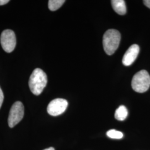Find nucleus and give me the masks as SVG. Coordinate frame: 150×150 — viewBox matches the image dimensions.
<instances>
[{
	"label": "nucleus",
	"mask_w": 150,
	"mask_h": 150,
	"mask_svg": "<svg viewBox=\"0 0 150 150\" xmlns=\"http://www.w3.org/2000/svg\"><path fill=\"white\" fill-rule=\"evenodd\" d=\"M10 2L9 0H0V6L4 5Z\"/></svg>",
	"instance_id": "13"
},
{
	"label": "nucleus",
	"mask_w": 150,
	"mask_h": 150,
	"mask_svg": "<svg viewBox=\"0 0 150 150\" xmlns=\"http://www.w3.org/2000/svg\"><path fill=\"white\" fill-rule=\"evenodd\" d=\"M47 83V75L43 70L36 69L33 70L29 80V87L32 93L38 96L40 95Z\"/></svg>",
	"instance_id": "1"
},
{
	"label": "nucleus",
	"mask_w": 150,
	"mask_h": 150,
	"mask_svg": "<svg viewBox=\"0 0 150 150\" xmlns=\"http://www.w3.org/2000/svg\"><path fill=\"white\" fill-rule=\"evenodd\" d=\"M4 93L2 91L1 87H0V108L2 106V103L4 101Z\"/></svg>",
	"instance_id": "12"
},
{
	"label": "nucleus",
	"mask_w": 150,
	"mask_h": 150,
	"mask_svg": "<svg viewBox=\"0 0 150 150\" xmlns=\"http://www.w3.org/2000/svg\"><path fill=\"white\" fill-rule=\"evenodd\" d=\"M121 41V34L116 30L110 29L103 36V46L108 55H112L118 48Z\"/></svg>",
	"instance_id": "2"
},
{
	"label": "nucleus",
	"mask_w": 150,
	"mask_h": 150,
	"mask_svg": "<svg viewBox=\"0 0 150 150\" xmlns=\"http://www.w3.org/2000/svg\"><path fill=\"white\" fill-rule=\"evenodd\" d=\"M54 150V147H49V148H47V149H45V150Z\"/></svg>",
	"instance_id": "15"
},
{
	"label": "nucleus",
	"mask_w": 150,
	"mask_h": 150,
	"mask_svg": "<svg viewBox=\"0 0 150 150\" xmlns=\"http://www.w3.org/2000/svg\"><path fill=\"white\" fill-rule=\"evenodd\" d=\"M107 136L113 139H121L123 137V134L116 129H110L107 132Z\"/></svg>",
	"instance_id": "11"
},
{
	"label": "nucleus",
	"mask_w": 150,
	"mask_h": 150,
	"mask_svg": "<svg viewBox=\"0 0 150 150\" xmlns=\"http://www.w3.org/2000/svg\"><path fill=\"white\" fill-rule=\"evenodd\" d=\"M65 2L64 0H50L48 1V8L54 11L59 8Z\"/></svg>",
	"instance_id": "10"
},
{
	"label": "nucleus",
	"mask_w": 150,
	"mask_h": 150,
	"mask_svg": "<svg viewBox=\"0 0 150 150\" xmlns=\"http://www.w3.org/2000/svg\"><path fill=\"white\" fill-rule=\"evenodd\" d=\"M128 115V111L125 106H120L116 110L115 113V117L118 121L125 120Z\"/></svg>",
	"instance_id": "9"
},
{
	"label": "nucleus",
	"mask_w": 150,
	"mask_h": 150,
	"mask_svg": "<svg viewBox=\"0 0 150 150\" xmlns=\"http://www.w3.org/2000/svg\"><path fill=\"white\" fill-rule=\"evenodd\" d=\"M24 116V106L20 101H17L12 106L8 118V123L10 127H15L19 123Z\"/></svg>",
	"instance_id": "4"
},
{
	"label": "nucleus",
	"mask_w": 150,
	"mask_h": 150,
	"mask_svg": "<svg viewBox=\"0 0 150 150\" xmlns=\"http://www.w3.org/2000/svg\"><path fill=\"white\" fill-rule=\"evenodd\" d=\"M1 45L4 50L7 53L12 52L16 47V38L15 32L7 29L2 32L0 38Z\"/></svg>",
	"instance_id": "5"
},
{
	"label": "nucleus",
	"mask_w": 150,
	"mask_h": 150,
	"mask_svg": "<svg viewBox=\"0 0 150 150\" xmlns=\"http://www.w3.org/2000/svg\"><path fill=\"white\" fill-rule=\"evenodd\" d=\"M68 106V102L63 98L53 100L48 104L47 111L49 115L57 116L61 115L66 111Z\"/></svg>",
	"instance_id": "6"
},
{
	"label": "nucleus",
	"mask_w": 150,
	"mask_h": 150,
	"mask_svg": "<svg viewBox=\"0 0 150 150\" xmlns=\"http://www.w3.org/2000/svg\"><path fill=\"white\" fill-rule=\"evenodd\" d=\"M111 5L113 9L117 13L120 15H124L126 13V6L123 0H112Z\"/></svg>",
	"instance_id": "8"
},
{
	"label": "nucleus",
	"mask_w": 150,
	"mask_h": 150,
	"mask_svg": "<svg viewBox=\"0 0 150 150\" xmlns=\"http://www.w3.org/2000/svg\"><path fill=\"white\" fill-rule=\"evenodd\" d=\"M131 86L134 91L143 93L147 91L150 86V76L146 70H141L134 76Z\"/></svg>",
	"instance_id": "3"
},
{
	"label": "nucleus",
	"mask_w": 150,
	"mask_h": 150,
	"mask_svg": "<svg viewBox=\"0 0 150 150\" xmlns=\"http://www.w3.org/2000/svg\"><path fill=\"white\" fill-rule=\"evenodd\" d=\"M144 4L148 8H150V0H145V1H144Z\"/></svg>",
	"instance_id": "14"
},
{
	"label": "nucleus",
	"mask_w": 150,
	"mask_h": 150,
	"mask_svg": "<svg viewBox=\"0 0 150 150\" xmlns=\"http://www.w3.org/2000/svg\"><path fill=\"white\" fill-rule=\"evenodd\" d=\"M139 46L134 44L131 45L123 56L122 64L126 66H129L132 64L139 54Z\"/></svg>",
	"instance_id": "7"
}]
</instances>
